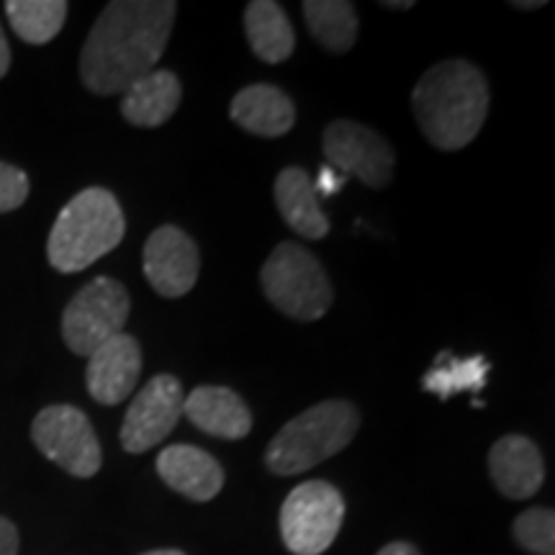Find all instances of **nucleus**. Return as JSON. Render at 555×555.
<instances>
[{"mask_svg":"<svg viewBox=\"0 0 555 555\" xmlns=\"http://www.w3.org/2000/svg\"><path fill=\"white\" fill-rule=\"evenodd\" d=\"M176 13L172 0L108 3L82 47V86L95 95H114L150 75L168 47Z\"/></svg>","mask_w":555,"mask_h":555,"instance_id":"nucleus-1","label":"nucleus"},{"mask_svg":"<svg viewBox=\"0 0 555 555\" xmlns=\"http://www.w3.org/2000/svg\"><path fill=\"white\" fill-rule=\"evenodd\" d=\"M307 26L324 50L345 54L358 39V13L347 0H307L301 5Z\"/></svg>","mask_w":555,"mask_h":555,"instance_id":"nucleus-20","label":"nucleus"},{"mask_svg":"<svg viewBox=\"0 0 555 555\" xmlns=\"http://www.w3.org/2000/svg\"><path fill=\"white\" fill-rule=\"evenodd\" d=\"M183 386L176 376H155L137 393L121 425L127 453H147L168 437L183 416Z\"/></svg>","mask_w":555,"mask_h":555,"instance_id":"nucleus-10","label":"nucleus"},{"mask_svg":"<svg viewBox=\"0 0 555 555\" xmlns=\"http://www.w3.org/2000/svg\"><path fill=\"white\" fill-rule=\"evenodd\" d=\"M9 67H11V47H9V39H5V34H3V26H0V78L9 73Z\"/></svg>","mask_w":555,"mask_h":555,"instance_id":"nucleus-28","label":"nucleus"},{"mask_svg":"<svg viewBox=\"0 0 555 555\" xmlns=\"http://www.w3.org/2000/svg\"><path fill=\"white\" fill-rule=\"evenodd\" d=\"M489 474L506 499H530L545 481V463L535 442L522 435H506L491 448Z\"/></svg>","mask_w":555,"mask_h":555,"instance_id":"nucleus-13","label":"nucleus"},{"mask_svg":"<svg viewBox=\"0 0 555 555\" xmlns=\"http://www.w3.org/2000/svg\"><path fill=\"white\" fill-rule=\"evenodd\" d=\"M157 474L191 502H211L224 486V470L217 457L193 446L165 448L157 455Z\"/></svg>","mask_w":555,"mask_h":555,"instance_id":"nucleus-14","label":"nucleus"},{"mask_svg":"<svg viewBox=\"0 0 555 555\" xmlns=\"http://www.w3.org/2000/svg\"><path fill=\"white\" fill-rule=\"evenodd\" d=\"M519 547L535 555H555V515L545 506H532L515 519Z\"/></svg>","mask_w":555,"mask_h":555,"instance_id":"nucleus-23","label":"nucleus"},{"mask_svg":"<svg viewBox=\"0 0 555 555\" xmlns=\"http://www.w3.org/2000/svg\"><path fill=\"white\" fill-rule=\"evenodd\" d=\"M345 176H339L335 168H330V165H324L322 170H319V180L314 183L317 189V196H335V193L343 189L345 185Z\"/></svg>","mask_w":555,"mask_h":555,"instance_id":"nucleus-25","label":"nucleus"},{"mask_svg":"<svg viewBox=\"0 0 555 555\" xmlns=\"http://www.w3.org/2000/svg\"><path fill=\"white\" fill-rule=\"evenodd\" d=\"M422 134L442 152L463 150L481 131L489 114V86L468 60H446L429 67L412 93Z\"/></svg>","mask_w":555,"mask_h":555,"instance_id":"nucleus-2","label":"nucleus"},{"mask_svg":"<svg viewBox=\"0 0 555 555\" xmlns=\"http://www.w3.org/2000/svg\"><path fill=\"white\" fill-rule=\"evenodd\" d=\"M31 440L41 455L69 476L90 478L101 470L103 453L93 425L78 406L54 404L41 409L31 425Z\"/></svg>","mask_w":555,"mask_h":555,"instance_id":"nucleus-8","label":"nucleus"},{"mask_svg":"<svg viewBox=\"0 0 555 555\" xmlns=\"http://www.w3.org/2000/svg\"><path fill=\"white\" fill-rule=\"evenodd\" d=\"M384 9H397V11H406V9H414L412 0H404V3H391V0H384Z\"/></svg>","mask_w":555,"mask_h":555,"instance_id":"nucleus-30","label":"nucleus"},{"mask_svg":"<svg viewBox=\"0 0 555 555\" xmlns=\"http://www.w3.org/2000/svg\"><path fill=\"white\" fill-rule=\"evenodd\" d=\"M142 555H185L180 551H150V553H142Z\"/></svg>","mask_w":555,"mask_h":555,"instance_id":"nucleus-31","label":"nucleus"},{"mask_svg":"<svg viewBox=\"0 0 555 555\" xmlns=\"http://www.w3.org/2000/svg\"><path fill=\"white\" fill-rule=\"evenodd\" d=\"M360 414L345 399H330L307 409L278 433L266 450V463L275 476H298L330 461L358 435Z\"/></svg>","mask_w":555,"mask_h":555,"instance_id":"nucleus-4","label":"nucleus"},{"mask_svg":"<svg viewBox=\"0 0 555 555\" xmlns=\"http://www.w3.org/2000/svg\"><path fill=\"white\" fill-rule=\"evenodd\" d=\"M201 270L198 247L180 227L165 224L144 245V275L165 298H180L196 286Z\"/></svg>","mask_w":555,"mask_h":555,"instance_id":"nucleus-11","label":"nucleus"},{"mask_svg":"<svg viewBox=\"0 0 555 555\" xmlns=\"http://www.w3.org/2000/svg\"><path fill=\"white\" fill-rule=\"evenodd\" d=\"M29 196V178L16 165L0 163V214L13 211Z\"/></svg>","mask_w":555,"mask_h":555,"instance_id":"nucleus-24","label":"nucleus"},{"mask_svg":"<svg viewBox=\"0 0 555 555\" xmlns=\"http://www.w3.org/2000/svg\"><path fill=\"white\" fill-rule=\"evenodd\" d=\"M275 206L286 224L294 229L298 237L324 240L330 232V219L319 208V196L314 180L307 170L286 168L278 172L275 185Z\"/></svg>","mask_w":555,"mask_h":555,"instance_id":"nucleus-17","label":"nucleus"},{"mask_svg":"<svg viewBox=\"0 0 555 555\" xmlns=\"http://www.w3.org/2000/svg\"><path fill=\"white\" fill-rule=\"evenodd\" d=\"M245 34L253 52L268 65L286 62L294 54L296 34L286 11L273 0H253L245 9Z\"/></svg>","mask_w":555,"mask_h":555,"instance_id":"nucleus-19","label":"nucleus"},{"mask_svg":"<svg viewBox=\"0 0 555 555\" xmlns=\"http://www.w3.org/2000/svg\"><path fill=\"white\" fill-rule=\"evenodd\" d=\"M183 414L201 433L219 440H242L253 429V414L232 388L198 386L185 397Z\"/></svg>","mask_w":555,"mask_h":555,"instance_id":"nucleus-15","label":"nucleus"},{"mask_svg":"<svg viewBox=\"0 0 555 555\" xmlns=\"http://www.w3.org/2000/svg\"><path fill=\"white\" fill-rule=\"evenodd\" d=\"M345 519V499L327 481L298 483L281 509L283 543L294 555H322Z\"/></svg>","mask_w":555,"mask_h":555,"instance_id":"nucleus-7","label":"nucleus"},{"mask_svg":"<svg viewBox=\"0 0 555 555\" xmlns=\"http://www.w3.org/2000/svg\"><path fill=\"white\" fill-rule=\"evenodd\" d=\"M489 367V360L483 356L455 358L453 352H440L437 363L422 378V388L429 393H437L442 401H448L457 391L478 393L486 386Z\"/></svg>","mask_w":555,"mask_h":555,"instance_id":"nucleus-21","label":"nucleus"},{"mask_svg":"<svg viewBox=\"0 0 555 555\" xmlns=\"http://www.w3.org/2000/svg\"><path fill=\"white\" fill-rule=\"evenodd\" d=\"M127 219L106 189L80 191L62 208L47 240V258L60 273H80L121 245Z\"/></svg>","mask_w":555,"mask_h":555,"instance_id":"nucleus-3","label":"nucleus"},{"mask_svg":"<svg viewBox=\"0 0 555 555\" xmlns=\"http://www.w3.org/2000/svg\"><path fill=\"white\" fill-rule=\"evenodd\" d=\"M324 155L339 176L360 178L371 189H386L397 163L391 144L378 131L347 119L332 121L324 131Z\"/></svg>","mask_w":555,"mask_h":555,"instance_id":"nucleus-9","label":"nucleus"},{"mask_svg":"<svg viewBox=\"0 0 555 555\" xmlns=\"http://www.w3.org/2000/svg\"><path fill=\"white\" fill-rule=\"evenodd\" d=\"M515 9H522V11H530V9H543V0H515Z\"/></svg>","mask_w":555,"mask_h":555,"instance_id":"nucleus-29","label":"nucleus"},{"mask_svg":"<svg viewBox=\"0 0 555 555\" xmlns=\"http://www.w3.org/2000/svg\"><path fill=\"white\" fill-rule=\"evenodd\" d=\"M268 301L298 322H317L327 314L335 291L324 268L309 249L296 242H281L260 270Z\"/></svg>","mask_w":555,"mask_h":555,"instance_id":"nucleus-5","label":"nucleus"},{"mask_svg":"<svg viewBox=\"0 0 555 555\" xmlns=\"http://www.w3.org/2000/svg\"><path fill=\"white\" fill-rule=\"evenodd\" d=\"M0 555H18V530L5 517H0Z\"/></svg>","mask_w":555,"mask_h":555,"instance_id":"nucleus-26","label":"nucleus"},{"mask_svg":"<svg viewBox=\"0 0 555 555\" xmlns=\"http://www.w3.org/2000/svg\"><path fill=\"white\" fill-rule=\"evenodd\" d=\"M142 373V347L131 335H116L88 356V393L103 406H116L134 393Z\"/></svg>","mask_w":555,"mask_h":555,"instance_id":"nucleus-12","label":"nucleus"},{"mask_svg":"<svg viewBox=\"0 0 555 555\" xmlns=\"http://www.w3.org/2000/svg\"><path fill=\"white\" fill-rule=\"evenodd\" d=\"M129 291L116 278L99 275L82 286L62 314V337L75 356L88 358L111 337L121 335L129 319Z\"/></svg>","mask_w":555,"mask_h":555,"instance_id":"nucleus-6","label":"nucleus"},{"mask_svg":"<svg viewBox=\"0 0 555 555\" xmlns=\"http://www.w3.org/2000/svg\"><path fill=\"white\" fill-rule=\"evenodd\" d=\"M376 555H422L412 543H404V540H397V543H388L380 547Z\"/></svg>","mask_w":555,"mask_h":555,"instance_id":"nucleus-27","label":"nucleus"},{"mask_svg":"<svg viewBox=\"0 0 555 555\" xmlns=\"http://www.w3.org/2000/svg\"><path fill=\"white\" fill-rule=\"evenodd\" d=\"M180 95H183V90H180L176 73H170V69H152L150 75L131 82L124 90L121 114L134 127H163L178 111Z\"/></svg>","mask_w":555,"mask_h":555,"instance_id":"nucleus-18","label":"nucleus"},{"mask_svg":"<svg viewBox=\"0 0 555 555\" xmlns=\"http://www.w3.org/2000/svg\"><path fill=\"white\" fill-rule=\"evenodd\" d=\"M5 13L18 39L29 44H47L65 26L67 3L65 0H9Z\"/></svg>","mask_w":555,"mask_h":555,"instance_id":"nucleus-22","label":"nucleus"},{"mask_svg":"<svg viewBox=\"0 0 555 555\" xmlns=\"http://www.w3.org/2000/svg\"><path fill=\"white\" fill-rule=\"evenodd\" d=\"M232 121L255 137H283L294 129L296 106L281 88L258 82L242 88L229 106Z\"/></svg>","mask_w":555,"mask_h":555,"instance_id":"nucleus-16","label":"nucleus"}]
</instances>
